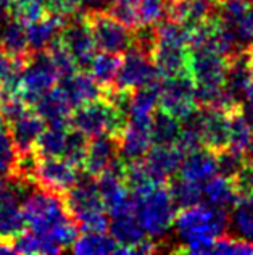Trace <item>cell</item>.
<instances>
[{"instance_id": "6da1fadb", "label": "cell", "mask_w": 253, "mask_h": 255, "mask_svg": "<svg viewBox=\"0 0 253 255\" xmlns=\"http://www.w3.org/2000/svg\"><path fill=\"white\" fill-rule=\"evenodd\" d=\"M23 199L21 210L26 226L50 238L63 252L71 249L79 230L70 218L63 197L34 186Z\"/></svg>"}, {"instance_id": "7a4b0ae2", "label": "cell", "mask_w": 253, "mask_h": 255, "mask_svg": "<svg viewBox=\"0 0 253 255\" xmlns=\"http://www.w3.org/2000/svg\"><path fill=\"white\" fill-rule=\"evenodd\" d=\"M131 196L134 200V213L145 234L152 239L163 241L176 217V207L166 184H152L147 189Z\"/></svg>"}, {"instance_id": "3957f363", "label": "cell", "mask_w": 253, "mask_h": 255, "mask_svg": "<svg viewBox=\"0 0 253 255\" xmlns=\"http://www.w3.org/2000/svg\"><path fill=\"white\" fill-rule=\"evenodd\" d=\"M126 123H128V115L116 109L105 97L76 107L70 118V126L81 131L87 137L103 136V134L121 137Z\"/></svg>"}, {"instance_id": "277c9868", "label": "cell", "mask_w": 253, "mask_h": 255, "mask_svg": "<svg viewBox=\"0 0 253 255\" xmlns=\"http://www.w3.org/2000/svg\"><path fill=\"white\" fill-rule=\"evenodd\" d=\"M85 21L97 49L110 53H124L132 42V31L115 19L105 8H85Z\"/></svg>"}, {"instance_id": "5b68a950", "label": "cell", "mask_w": 253, "mask_h": 255, "mask_svg": "<svg viewBox=\"0 0 253 255\" xmlns=\"http://www.w3.org/2000/svg\"><path fill=\"white\" fill-rule=\"evenodd\" d=\"M58 39L71 53L78 70L87 71L97 47L84 13L78 11L76 15L65 18V23L58 31Z\"/></svg>"}, {"instance_id": "8992f818", "label": "cell", "mask_w": 253, "mask_h": 255, "mask_svg": "<svg viewBox=\"0 0 253 255\" xmlns=\"http://www.w3.org/2000/svg\"><path fill=\"white\" fill-rule=\"evenodd\" d=\"M81 178V170L63 157H37L34 183L44 191L63 197Z\"/></svg>"}, {"instance_id": "52a82bcc", "label": "cell", "mask_w": 253, "mask_h": 255, "mask_svg": "<svg viewBox=\"0 0 253 255\" xmlns=\"http://www.w3.org/2000/svg\"><path fill=\"white\" fill-rule=\"evenodd\" d=\"M58 81V73L50 62L47 52L36 50L32 52L28 65L23 71L21 84H19V96L26 104L31 105L42 96L44 92L52 89Z\"/></svg>"}, {"instance_id": "ba28073f", "label": "cell", "mask_w": 253, "mask_h": 255, "mask_svg": "<svg viewBox=\"0 0 253 255\" xmlns=\"http://www.w3.org/2000/svg\"><path fill=\"white\" fill-rule=\"evenodd\" d=\"M158 109L169 113L171 117L182 122L198 105L194 99V81L189 75L162 79V91L158 97Z\"/></svg>"}, {"instance_id": "9c48e42d", "label": "cell", "mask_w": 253, "mask_h": 255, "mask_svg": "<svg viewBox=\"0 0 253 255\" xmlns=\"http://www.w3.org/2000/svg\"><path fill=\"white\" fill-rule=\"evenodd\" d=\"M158 73L153 66L150 57H147L136 47L129 45V49L124 52L119 65L115 86L121 89L134 91L137 87L145 86L158 79Z\"/></svg>"}, {"instance_id": "30bf717a", "label": "cell", "mask_w": 253, "mask_h": 255, "mask_svg": "<svg viewBox=\"0 0 253 255\" xmlns=\"http://www.w3.org/2000/svg\"><path fill=\"white\" fill-rule=\"evenodd\" d=\"M184 153L177 149L176 144L172 145H157L152 144L147 153L144 155L142 162L149 171V176L153 183L166 184L177 173Z\"/></svg>"}, {"instance_id": "8fae6325", "label": "cell", "mask_w": 253, "mask_h": 255, "mask_svg": "<svg viewBox=\"0 0 253 255\" xmlns=\"http://www.w3.org/2000/svg\"><path fill=\"white\" fill-rule=\"evenodd\" d=\"M119 139H121L119 136H108V134L89 137L87 152L83 165L85 174L97 178L119 158Z\"/></svg>"}, {"instance_id": "7c38bea8", "label": "cell", "mask_w": 253, "mask_h": 255, "mask_svg": "<svg viewBox=\"0 0 253 255\" xmlns=\"http://www.w3.org/2000/svg\"><path fill=\"white\" fill-rule=\"evenodd\" d=\"M200 109V136L205 149L216 153L229 145V115L216 109Z\"/></svg>"}, {"instance_id": "4fadbf2b", "label": "cell", "mask_w": 253, "mask_h": 255, "mask_svg": "<svg viewBox=\"0 0 253 255\" xmlns=\"http://www.w3.org/2000/svg\"><path fill=\"white\" fill-rule=\"evenodd\" d=\"M57 86L63 92V96L66 97L73 109L92 102L95 99H100L103 94L102 87L84 70H76L68 76L58 78Z\"/></svg>"}, {"instance_id": "5bb4252c", "label": "cell", "mask_w": 253, "mask_h": 255, "mask_svg": "<svg viewBox=\"0 0 253 255\" xmlns=\"http://www.w3.org/2000/svg\"><path fill=\"white\" fill-rule=\"evenodd\" d=\"M32 110H34L39 117L42 118L45 126H57V128H70V118L73 107L60 91V87L55 84L44 92L34 104H32Z\"/></svg>"}, {"instance_id": "9a60e30c", "label": "cell", "mask_w": 253, "mask_h": 255, "mask_svg": "<svg viewBox=\"0 0 253 255\" xmlns=\"http://www.w3.org/2000/svg\"><path fill=\"white\" fill-rule=\"evenodd\" d=\"M152 63L162 79L189 75V52L182 45L155 44L152 52Z\"/></svg>"}, {"instance_id": "2e32d148", "label": "cell", "mask_w": 253, "mask_h": 255, "mask_svg": "<svg viewBox=\"0 0 253 255\" xmlns=\"http://www.w3.org/2000/svg\"><path fill=\"white\" fill-rule=\"evenodd\" d=\"M44 128L45 123L42 122V118L32 109L28 113H24L23 117L15 120V122L6 125V129H8L15 152L16 153L34 152V142L39 134L44 131Z\"/></svg>"}, {"instance_id": "e0dca14e", "label": "cell", "mask_w": 253, "mask_h": 255, "mask_svg": "<svg viewBox=\"0 0 253 255\" xmlns=\"http://www.w3.org/2000/svg\"><path fill=\"white\" fill-rule=\"evenodd\" d=\"M181 178L203 184L206 179L216 174V157L211 150L197 149L194 152L185 153L177 173Z\"/></svg>"}, {"instance_id": "ac0fdd59", "label": "cell", "mask_w": 253, "mask_h": 255, "mask_svg": "<svg viewBox=\"0 0 253 255\" xmlns=\"http://www.w3.org/2000/svg\"><path fill=\"white\" fill-rule=\"evenodd\" d=\"M108 230L111 236L116 239V243L121 246L119 254H129L132 247L145 238V231L142 225L139 223L134 212L119 215V217H111Z\"/></svg>"}, {"instance_id": "d6986e66", "label": "cell", "mask_w": 253, "mask_h": 255, "mask_svg": "<svg viewBox=\"0 0 253 255\" xmlns=\"http://www.w3.org/2000/svg\"><path fill=\"white\" fill-rule=\"evenodd\" d=\"M26 230L21 204L18 196L0 199V241L11 244Z\"/></svg>"}, {"instance_id": "ffe728a7", "label": "cell", "mask_w": 253, "mask_h": 255, "mask_svg": "<svg viewBox=\"0 0 253 255\" xmlns=\"http://www.w3.org/2000/svg\"><path fill=\"white\" fill-rule=\"evenodd\" d=\"M0 50L10 58H31L32 50L28 42L26 26L10 18L0 32Z\"/></svg>"}, {"instance_id": "44dd1931", "label": "cell", "mask_w": 253, "mask_h": 255, "mask_svg": "<svg viewBox=\"0 0 253 255\" xmlns=\"http://www.w3.org/2000/svg\"><path fill=\"white\" fill-rule=\"evenodd\" d=\"M202 191L206 204L219 207V209L232 210L236 204L241 200L234 191L231 178L221 176V174H215L210 179H206L202 186Z\"/></svg>"}, {"instance_id": "7402d4cb", "label": "cell", "mask_w": 253, "mask_h": 255, "mask_svg": "<svg viewBox=\"0 0 253 255\" xmlns=\"http://www.w3.org/2000/svg\"><path fill=\"white\" fill-rule=\"evenodd\" d=\"M71 251L79 255H98V254H119L121 246L111 234L105 233H81L75 239Z\"/></svg>"}, {"instance_id": "603a6c76", "label": "cell", "mask_w": 253, "mask_h": 255, "mask_svg": "<svg viewBox=\"0 0 253 255\" xmlns=\"http://www.w3.org/2000/svg\"><path fill=\"white\" fill-rule=\"evenodd\" d=\"M63 23H65V18L55 15V13H49L47 16L39 19V21L24 24L31 50L36 52V50L45 49L47 44L58 34V31L63 26Z\"/></svg>"}, {"instance_id": "cb8c5ba5", "label": "cell", "mask_w": 253, "mask_h": 255, "mask_svg": "<svg viewBox=\"0 0 253 255\" xmlns=\"http://www.w3.org/2000/svg\"><path fill=\"white\" fill-rule=\"evenodd\" d=\"M181 132V122L162 109L153 110L150 123V139L157 145H172Z\"/></svg>"}, {"instance_id": "d4e9b609", "label": "cell", "mask_w": 253, "mask_h": 255, "mask_svg": "<svg viewBox=\"0 0 253 255\" xmlns=\"http://www.w3.org/2000/svg\"><path fill=\"white\" fill-rule=\"evenodd\" d=\"M123 53H110L103 52L100 55H94L92 62L89 65L90 76L94 81L102 87V89H108V87L115 86L116 75L121 65Z\"/></svg>"}, {"instance_id": "484cf974", "label": "cell", "mask_w": 253, "mask_h": 255, "mask_svg": "<svg viewBox=\"0 0 253 255\" xmlns=\"http://www.w3.org/2000/svg\"><path fill=\"white\" fill-rule=\"evenodd\" d=\"M200 183H194V181L184 179L177 174H174L169 181L166 183L168 192L171 196L172 204L176 209H184V207H190L195 204H200L203 200V191Z\"/></svg>"}, {"instance_id": "4316f807", "label": "cell", "mask_w": 253, "mask_h": 255, "mask_svg": "<svg viewBox=\"0 0 253 255\" xmlns=\"http://www.w3.org/2000/svg\"><path fill=\"white\" fill-rule=\"evenodd\" d=\"M70 128L45 126L34 142V153L37 157H62L66 134Z\"/></svg>"}, {"instance_id": "83f0119b", "label": "cell", "mask_w": 253, "mask_h": 255, "mask_svg": "<svg viewBox=\"0 0 253 255\" xmlns=\"http://www.w3.org/2000/svg\"><path fill=\"white\" fill-rule=\"evenodd\" d=\"M13 254H60L63 252L50 238L34 231H23L16 239H13Z\"/></svg>"}, {"instance_id": "f1b7e54d", "label": "cell", "mask_w": 253, "mask_h": 255, "mask_svg": "<svg viewBox=\"0 0 253 255\" xmlns=\"http://www.w3.org/2000/svg\"><path fill=\"white\" fill-rule=\"evenodd\" d=\"M10 16L23 24H31L49 15L47 0H8Z\"/></svg>"}, {"instance_id": "f546056e", "label": "cell", "mask_w": 253, "mask_h": 255, "mask_svg": "<svg viewBox=\"0 0 253 255\" xmlns=\"http://www.w3.org/2000/svg\"><path fill=\"white\" fill-rule=\"evenodd\" d=\"M229 230L239 238L253 243V200L242 199L236 204L229 217Z\"/></svg>"}, {"instance_id": "4dcf8cb0", "label": "cell", "mask_w": 253, "mask_h": 255, "mask_svg": "<svg viewBox=\"0 0 253 255\" xmlns=\"http://www.w3.org/2000/svg\"><path fill=\"white\" fill-rule=\"evenodd\" d=\"M253 140V131L241 115V112H236L229 115V149L245 153L247 147Z\"/></svg>"}, {"instance_id": "1f68e13d", "label": "cell", "mask_w": 253, "mask_h": 255, "mask_svg": "<svg viewBox=\"0 0 253 255\" xmlns=\"http://www.w3.org/2000/svg\"><path fill=\"white\" fill-rule=\"evenodd\" d=\"M44 50L47 52L50 62L53 63V66H55V70L58 73V78L68 76L78 70L75 60H73V57H71V53L66 50V47L58 39V34L52 39Z\"/></svg>"}, {"instance_id": "d6a6232c", "label": "cell", "mask_w": 253, "mask_h": 255, "mask_svg": "<svg viewBox=\"0 0 253 255\" xmlns=\"http://www.w3.org/2000/svg\"><path fill=\"white\" fill-rule=\"evenodd\" d=\"M87 144H89V137L85 136V134H83L81 131L71 128V129H68V134H66V142H65L62 157L81 170L85 160Z\"/></svg>"}, {"instance_id": "836d02e7", "label": "cell", "mask_w": 253, "mask_h": 255, "mask_svg": "<svg viewBox=\"0 0 253 255\" xmlns=\"http://www.w3.org/2000/svg\"><path fill=\"white\" fill-rule=\"evenodd\" d=\"M105 10L131 31L141 26L139 23V0H111Z\"/></svg>"}, {"instance_id": "e575fe53", "label": "cell", "mask_w": 253, "mask_h": 255, "mask_svg": "<svg viewBox=\"0 0 253 255\" xmlns=\"http://www.w3.org/2000/svg\"><path fill=\"white\" fill-rule=\"evenodd\" d=\"M211 254L219 255H253V243L244 238L223 234L215 239Z\"/></svg>"}, {"instance_id": "d590c367", "label": "cell", "mask_w": 253, "mask_h": 255, "mask_svg": "<svg viewBox=\"0 0 253 255\" xmlns=\"http://www.w3.org/2000/svg\"><path fill=\"white\" fill-rule=\"evenodd\" d=\"M215 157H216V174H221V176L226 178H232L245 165L244 153L232 150L229 147L216 152Z\"/></svg>"}, {"instance_id": "8d00e7d4", "label": "cell", "mask_w": 253, "mask_h": 255, "mask_svg": "<svg viewBox=\"0 0 253 255\" xmlns=\"http://www.w3.org/2000/svg\"><path fill=\"white\" fill-rule=\"evenodd\" d=\"M165 18L163 0H139V23L141 26L157 24Z\"/></svg>"}, {"instance_id": "74e56055", "label": "cell", "mask_w": 253, "mask_h": 255, "mask_svg": "<svg viewBox=\"0 0 253 255\" xmlns=\"http://www.w3.org/2000/svg\"><path fill=\"white\" fill-rule=\"evenodd\" d=\"M16 152L6 126L0 128V176H8L13 163H15Z\"/></svg>"}, {"instance_id": "f35d334b", "label": "cell", "mask_w": 253, "mask_h": 255, "mask_svg": "<svg viewBox=\"0 0 253 255\" xmlns=\"http://www.w3.org/2000/svg\"><path fill=\"white\" fill-rule=\"evenodd\" d=\"M234 191L239 199H247L253 194V165L245 163L234 176L231 178Z\"/></svg>"}, {"instance_id": "ab89813d", "label": "cell", "mask_w": 253, "mask_h": 255, "mask_svg": "<svg viewBox=\"0 0 253 255\" xmlns=\"http://www.w3.org/2000/svg\"><path fill=\"white\" fill-rule=\"evenodd\" d=\"M47 8L50 13H55L62 18H68L81 11L83 2L81 0H47Z\"/></svg>"}, {"instance_id": "60d3db41", "label": "cell", "mask_w": 253, "mask_h": 255, "mask_svg": "<svg viewBox=\"0 0 253 255\" xmlns=\"http://www.w3.org/2000/svg\"><path fill=\"white\" fill-rule=\"evenodd\" d=\"M241 115L244 117V120L250 126V129L253 131V99L245 100L241 105Z\"/></svg>"}, {"instance_id": "b9f144b4", "label": "cell", "mask_w": 253, "mask_h": 255, "mask_svg": "<svg viewBox=\"0 0 253 255\" xmlns=\"http://www.w3.org/2000/svg\"><path fill=\"white\" fill-rule=\"evenodd\" d=\"M10 62H11V58H10V57H6L5 53H3L2 50H0V86H2L3 79H5V76H6V73H8Z\"/></svg>"}, {"instance_id": "7bdbcfd3", "label": "cell", "mask_w": 253, "mask_h": 255, "mask_svg": "<svg viewBox=\"0 0 253 255\" xmlns=\"http://www.w3.org/2000/svg\"><path fill=\"white\" fill-rule=\"evenodd\" d=\"M85 8H106L111 0H81Z\"/></svg>"}, {"instance_id": "ee69618b", "label": "cell", "mask_w": 253, "mask_h": 255, "mask_svg": "<svg viewBox=\"0 0 253 255\" xmlns=\"http://www.w3.org/2000/svg\"><path fill=\"white\" fill-rule=\"evenodd\" d=\"M11 16H10V11H8V3H3L0 2V32H2L3 26L6 24Z\"/></svg>"}, {"instance_id": "f6af8a7d", "label": "cell", "mask_w": 253, "mask_h": 255, "mask_svg": "<svg viewBox=\"0 0 253 255\" xmlns=\"http://www.w3.org/2000/svg\"><path fill=\"white\" fill-rule=\"evenodd\" d=\"M244 157H245V163L253 165V140L250 142V145L247 147V150H245Z\"/></svg>"}, {"instance_id": "bcb514c9", "label": "cell", "mask_w": 253, "mask_h": 255, "mask_svg": "<svg viewBox=\"0 0 253 255\" xmlns=\"http://www.w3.org/2000/svg\"><path fill=\"white\" fill-rule=\"evenodd\" d=\"M0 254H13V246L0 241Z\"/></svg>"}, {"instance_id": "7dc6e473", "label": "cell", "mask_w": 253, "mask_h": 255, "mask_svg": "<svg viewBox=\"0 0 253 255\" xmlns=\"http://www.w3.org/2000/svg\"><path fill=\"white\" fill-rule=\"evenodd\" d=\"M0 2H3V3H8V0H0Z\"/></svg>"}, {"instance_id": "c3c4849f", "label": "cell", "mask_w": 253, "mask_h": 255, "mask_svg": "<svg viewBox=\"0 0 253 255\" xmlns=\"http://www.w3.org/2000/svg\"><path fill=\"white\" fill-rule=\"evenodd\" d=\"M249 199H252V200H253V194H252V196H250V197H249Z\"/></svg>"}]
</instances>
